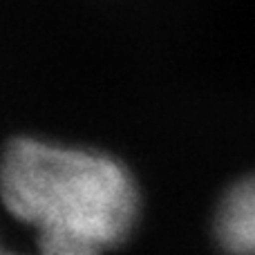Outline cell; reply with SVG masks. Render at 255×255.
I'll list each match as a JSON object with an SVG mask.
<instances>
[{
	"mask_svg": "<svg viewBox=\"0 0 255 255\" xmlns=\"http://www.w3.org/2000/svg\"><path fill=\"white\" fill-rule=\"evenodd\" d=\"M213 231L226 255H255V175H247L222 195Z\"/></svg>",
	"mask_w": 255,
	"mask_h": 255,
	"instance_id": "obj_2",
	"label": "cell"
},
{
	"mask_svg": "<svg viewBox=\"0 0 255 255\" xmlns=\"http://www.w3.org/2000/svg\"><path fill=\"white\" fill-rule=\"evenodd\" d=\"M0 199L36 233L38 255H106L139 226V184L99 150L20 136L0 157Z\"/></svg>",
	"mask_w": 255,
	"mask_h": 255,
	"instance_id": "obj_1",
	"label": "cell"
},
{
	"mask_svg": "<svg viewBox=\"0 0 255 255\" xmlns=\"http://www.w3.org/2000/svg\"><path fill=\"white\" fill-rule=\"evenodd\" d=\"M0 255H25V253H16V251H11L9 247H4V244L0 242ZM34 255H38V253H34Z\"/></svg>",
	"mask_w": 255,
	"mask_h": 255,
	"instance_id": "obj_3",
	"label": "cell"
}]
</instances>
